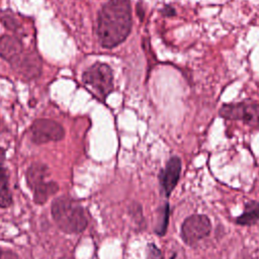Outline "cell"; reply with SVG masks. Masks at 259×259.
Returning a JSON list of instances; mask_svg holds the SVG:
<instances>
[{"label": "cell", "instance_id": "obj_1", "mask_svg": "<svg viewBox=\"0 0 259 259\" xmlns=\"http://www.w3.org/2000/svg\"><path fill=\"white\" fill-rule=\"evenodd\" d=\"M132 29L128 0H109L100 10L97 35L102 47L111 49L122 42Z\"/></svg>", "mask_w": 259, "mask_h": 259}, {"label": "cell", "instance_id": "obj_2", "mask_svg": "<svg viewBox=\"0 0 259 259\" xmlns=\"http://www.w3.org/2000/svg\"><path fill=\"white\" fill-rule=\"evenodd\" d=\"M51 213L58 228L66 234L82 233L88 226L84 207L69 195L55 198L51 204Z\"/></svg>", "mask_w": 259, "mask_h": 259}, {"label": "cell", "instance_id": "obj_3", "mask_svg": "<svg viewBox=\"0 0 259 259\" xmlns=\"http://www.w3.org/2000/svg\"><path fill=\"white\" fill-rule=\"evenodd\" d=\"M0 56L24 78H35L40 74L41 61L34 53H27L19 39L11 35L0 37Z\"/></svg>", "mask_w": 259, "mask_h": 259}, {"label": "cell", "instance_id": "obj_4", "mask_svg": "<svg viewBox=\"0 0 259 259\" xmlns=\"http://www.w3.org/2000/svg\"><path fill=\"white\" fill-rule=\"evenodd\" d=\"M49 175V166L41 162L32 163L25 172L26 185L31 190L33 201L36 204H45L48 199L55 195L60 189L56 181H46Z\"/></svg>", "mask_w": 259, "mask_h": 259}, {"label": "cell", "instance_id": "obj_5", "mask_svg": "<svg viewBox=\"0 0 259 259\" xmlns=\"http://www.w3.org/2000/svg\"><path fill=\"white\" fill-rule=\"evenodd\" d=\"M82 81L87 88L100 100L104 101L113 90V75L106 64L96 63L82 75Z\"/></svg>", "mask_w": 259, "mask_h": 259}, {"label": "cell", "instance_id": "obj_6", "mask_svg": "<svg viewBox=\"0 0 259 259\" xmlns=\"http://www.w3.org/2000/svg\"><path fill=\"white\" fill-rule=\"evenodd\" d=\"M30 140L35 145L59 142L65 138V130L61 123L50 118H37L29 127Z\"/></svg>", "mask_w": 259, "mask_h": 259}, {"label": "cell", "instance_id": "obj_7", "mask_svg": "<svg viewBox=\"0 0 259 259\" xmlns=\"http://www.w3.org/2000/svg\"><path fill=\"white\" fill-rule=\"evenodd\" d=\"M211 231V223L205 214H192L184 220L181 226V238L187 245H194L207 237Z\"/></svg>", "mask_w": 259, "mask_h": 259}, {"label": "cell", "instance_id": "obj_8", "mask_svg": "<svg viewBox=\"0 0 259 259\" xmlns=\"http://www.w3.org/2000/svg\"><path fill=\"white\" fill-rule=\"evenodd\" d=\"M220 115L226 119L241 120L249 125L259 126V104L257 103L226 104L220 109Z\"/></svg>", "mask_w": 259, "mask_h": 259}, {"label": "cell", "instance_id": "obj_9", "mask_svg": "<svg viewBox=\"0 0 259 259\" xmlns=\"http://www.w3.org/2000/svg\"><path fill=\"white\" fill-rule=\"evenodd\" d=\"M180 172H181L180 158L177 156L171 157L159 176V181L166 197H168L172 193L175 186L177 185V182L180 178Z\"/></svg>", "mask_w": 259, "mask_h": 259}, {"label": "cell", "instance_id": "obj_10", "mask_svg": "<svg viewBox=\"0 0 259 259\" xmlns=\"http://www.w3.org/2000/svg\"><path fill=\"white\" fill-rule=\"evenodd\" d=\"M5 149L0 147V207L6 208L12 205L13 198L9 188V174L4 166Z\"/></svg>", "mask_w": 259, "mask_h": 259}, {"label": "cell", "instance_id": "obj_11", "mask_svg": "<svg viewBox=\"0 0 259 259\" xmlns=\"http://www.w3.org/2000/svg\"><path fill=\"white\" fill-rule=\"evenodd\" d=\"M259 222V202L255 200L248 201L245 204L244 211L236 219L240 226H253Z\"/></svg>", "mask_w": 259, "mask_h": 259}, {"label": "cell", "instance_id": "obj_12", "mask_svg": "<svg viewBox=\"0 0 259 259\" xmlns=\"http://www.w3.org/2000/svg\"><path fill=\"white\" fill-rule=\"evenodd\" d=\"M169 203L165 202L158 210V220L155 227V233L159 236H164L167 231L168 222H169Z\"/></svg>", "mask_w": 259, "mask_h": 259}, {"label": "cell", "instance_id": "obj_13", "mask_svg": "<svg viewBox=\"0 0 259 259\" xmlns=\"http://www.w3.org/2000/svg\"><path fill=\"white\" fill-rule=\"evenodd\" d=\"M147 254L149 259H162L163 255L161 250L153 243L148 244L147 246Z\"/></svg>", "mask_w": 259, "mask_h": 259}, {"label": "cell", "instance_id": "obj_14", "mask_svg": "<svg viewBox=\"0 0 259 259\" xmlns=\"http://www.w3.org/2000/svg\"><path fill=\"white\" fill-rule=\"evenodd\" d=\"M7 252H8V251H5L4 249H2V248L0 247V259H2V258H3V256H4Z\"/></svg>", "mask_w": 259, "mask_h": 259}]
</instances>
